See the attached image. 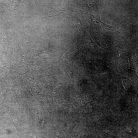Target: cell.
Wrapping results in <instances>:
<instances>
[{"label": "cell", "mask_w": 138, "mask_h": 138, "mask_svg": "<svg viewBox=\"0 0 138 138\" xmlns=\"http://www.w3.org/2000/svg\"><path fill=\"white\" fill-rule=\"evenodd\" d=\"M65 11L61 9H51L47 11V13L48 17L56 18L61 16Z\"/></svg>", "instance_id": "cell-1"}, {"label": "cell", "mask_w": 138, "mask_h": 138, "mask_svg": "<svg viewBox=\"0 0 138 138\" xmlns=\"http://www.w3.org/2000/svg\"><path fill=\"white\" fill-rule=\"evenodd\" d=\"M114 98L116 100H119L123 96L122 94L120 93H115L114 95Z\"/></svg>", "instance_id": "cell-2"}, {"label": "cell", "mask_w": 138, "mask_h": 138, "mask_svg": "<svg viewBox=\"0 0 138 138\" xmlns=\"http://www.w3.org/2000/svg\"><path fill=\"white\" fill-rule=\"evenodd\" d=\"M123 85L126 89H128L129 87V83L128 81L126 80H124L123 82Z\"/></svg>", "instance_id": "cell-3"}]
</instances>
